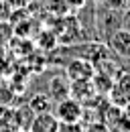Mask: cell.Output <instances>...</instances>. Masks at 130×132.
<instances>
[{
    "mask_svg": "<svg viewBox=\"0 0 130 132\" xmlns=\"http://www.w3.org/2000/svg\"><path fill=\"white\" fill-rule=\"evenodd\" d=\"M81 116H83V106H81V102L73 98H65L57 102V106H55V118L59 124H75L81 120Z\"/></svg>",
    "mask_w": 130,
    "mask_h": 132,
    "instance_id": "cell-1",
    "label": "cell"
},
{
    "mask_svg": "<svg viewBox=\"0 0 130 132\" xmlns=\"http://www.w3.org/2000/svg\"><path fill=\"white\" fill-rule=\"evenodd\" d=\"M22 132H29V130H22Z\"/></svg>",
    "mask_w": 130,
    "mask_h": 132,
    "instance_id": "cell-15",
    "label": "cell"
},
{
    "mask_svg": "<svg viewBox=\"0 0 130 132\" xmlns=\"http://www.w3.org/2000/svg\"><path fill=\"white\" fill-rule=\"evenodd\" d=\"M6 12H8V8H6V6H4V2H2V0H0V18L4 16V14H6Z\"/></svg>",
    "mask_w": 130,
    "mask_h": 132,
    "instance_id": "cell-13",
    "label": "cell"
},
{
    "mask_svg": "<svg viewBox=\"0 0 130 132\" xmlns=\"http://www.w3.org/2000/svg\"><path fill=\"white\" fill-rule=\"evenodd\" d=\"M122 29H126L130 33V6H126L122 12Z\"/></svg>",
    "mask_w": 130,
    "mask_h": 132,
    "instance_id": "cell-11",
    "label": "cell"
},
{
    "mask_svg": "<svg viewBox=\"0 0 130 132\" xmlns=\"http://www.w3.org/2000/svg\"><path fill=\"white\" fill-rule=\"evenodd\" d=\"M94 2H104V0H94Z\"/></svg>",
    "mask_w": 130,
    "mask_h": 132,
    "instance_id": "cell-14",
    "label": "cell"
},
{
    "mask_svg": "<svg viewBox=\"0 0 130 132\" xmlns=\"http://www.w3.org/2000/svg\"><path fill=\"white\" fill-rule=\"evenodd\" d=\"M63 2H65V6L71 8V10H77V8H81L85 4V0H63Z\"/></svg>",
    "mask_w": 130,
    "mask_h": 132,
    "instance_id": "cell-12",
    "label": "cell"
},
{
    "mask_svg": "<svg viewBox=\"0 0 130 132\" xmlns=\"http://www.w3.org/2000/svg\"><path fill=\"white\" fill-rule=\"evenodd\" d=\"M96 75V69H94V63H90L87 59H75L67 65V71H65V77L69 81H85V79H94Z\"/></svg>",
    "mask_w": 130,
    "mask_h": 132,
    "instance_id": "cell-3",
    "label": "cell"
},
{
    "mask_svg": "<svg viewBox=\"0 0 130 132\" xmlns=\"http://www.w3.org/2000/svg\"><path fill=\"white\" fill-rule=\"evenodd\" d=\"M12 110H8L4 104H0V128L4 126V124H8V122H12Z\"/></svg>",
    "mask_w": 130,
    "mask_h": 132,
    "instance_id": "cell-9",
    "label": "cell"
},
{
    "mask_svg": "<svg viewBox=\"0 0 130 132\" xmlns=\"http://www.w3.org/2000/svg\"><path fill=\"white\" fill-rule=\"evenodd\" d=\"M69 85L71 81L65 77V75H55L51 81H49V98L53 100V102H61V100L69 98Z\"/></svg>",
    "mask_w": 130,
    "mask_h": 132,
    "instance_id": "cell-5",
    "label": "cell"
},
{
    "mask_svg": "<svg viewBox=\"0 0 130 132\" xmlns=\"http://www.w3.org/2000/svg\"><path fill=\"white\" fill-rule=\"evenodd\" d=\"M2 2H4V6L8 10H18V8L27 6V0H2Z\"/></svg>",
    "mask_w": 130,
    "mask_h": 132,
    "instance_id": "cell-10",
    "label": "cell"
},
{
    "mask_svg": "<svg viewBox=\"0 0 130 132\" xmlns=\"http://www.w3.org/2000/svg\"><path fill=\"white\" fill-rule=\"evenodd\" d=\"M110 100H112V104L120 106V108L130 106V71H122L112 81Z\"/></svg>",
    "mask_w": 130,
    "mask_h": 132,
    "instance_id": "cell-2",
    "label": "cell"
},
{
    "mask_svg": "<svg viewBox=\"0 0 130 132\" xmlns=\"http://www.w3.org/2000/svg\"><path fill=\"white\" fill-rule=\"evenodd\" d=\"M94 92H96V87H94L92 79H85V81H71V85H69V98L77 100V102L92 98Z\"/></svg>",
    "mask_w": 130,
    "mask_h": 132,
    "instance_id": "cell-7",
    "label": "cell"
},
{
    "mask_svg": "<svg viewBox=\"0 0 130 132\" xmlns=\"http://www.w3.org/2000/svg\"><path fill=\"white\" fill-rule=\"evenodd\" d=\"M59 128V122L53 114H37L31 122L29 132H55Z\"/></svg>",
    "mask_w": 130,
    "mask_h": 132,
    "instance_id": "cell-6",
    "label": "cell"
},
{
    "mask_svg": "<svg viewBox=\"0 0 130 132\" xmlns=\"http://www.w3.org/2000/svg\"><path fill=\"white\" fill-rule=\"evenodd\" d=\"M108 45L110 51H114L118 57L122 59H130V33L126 29H116L110 37H108Z\"/></svg>",
    "mask_w": 130,
    "mask_h": 132,
    "instance_id": "cell-4",
    "label": "cell"
},
{
    "mask_svg": "<svg viewBox=\"0 0 130 132\" xmlns=\"http://www.w3.org/2000/svg\"><path fill=\"white\" fill-rule=\"evenodd\" d=\"M29 108L32 110V114H51V108H53V100L49 98V96H41V94H37V96H32L31 102H29Z\"/></svg>",
    "mask_w": 130,
    "mask_h": 132,
    "instance_id": "cell-8",
    "label": "cell"
}]
</instances>
